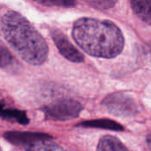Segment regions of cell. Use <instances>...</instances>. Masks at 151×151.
<instances>
[{
  "label": "cell",
  "mask_w": 151,
  "mask_h": 151,
  "mask_svg": "<svg viewBox=\"0 0 151 151\" xmlns=\"http://www.w3.org/2000/svg\"><path fill=\"white\" fill-rule=\"evenodd\" d=\"M150 52H151V51H150ZM150 54H151V53H150Z\"/></svg>",
  "instance_id": "obj_17"
},
{
  "label": "cell",
  "mask_w": 151,
  "mask_h": 151,
  "mask_svg": "<svg viewBox=\"0 0 151 151\" xmlns=\"http://www.w3.org/2000/svg\"><path fill=\"white\" fill-rule=\"evenodd\" d=\"M4 137L6 141L16 146H23L25 150L36 144L39 142L52 139L50 135L43 133L15 132V131L4 133Z\"/></svg>",
  "instance_id": "obj_6"
},
{
  "label": "cell",
  "mask_w": 151,
  "mask_h": 151,
  "mask_svg": "<svg viewBox=\"0 0 151 151\" xmlns=\"http://www.w3.org/2000/svg\"><path fill=\"white\" fill-rule=\"evenodd\" d=\"M1 29L14 51L32 65L43 64L48 58V46L34 26L19 12L10 11L2 18Z\"/></svg>",
  "instance_id": "obj_2"
},
{
  "label": "cell",
  "mask_w": 151,
  "mask_h": 151,
  "mask_svg": "<svg viewBox=\"0 0 151 151\" xmlns=\"http://www.w3.org/2000/svg\"><path fill=\"white\" fill-rule=\"evenodd\" d=\"M80 127H95V128H102V129H108L113 131H123L124 127L119 125V123L110 120V119H96V120H90L85 121L79 125Z\"/></svg>",
  "instance_id": "obj_10"
},
{
  "label": "cell",
  "mask_w": 151,
  "mask_h": 151,
  "mask_svg": "<svg viewBox=\"0 0 151 151\" xmlns=\"http://www.w3.org/2000/svg\"><path fill=\"white\" fill-rule=\"evenodd\" d=\"M0 117L9 121L17 122L20 125H27L29 122L25 111L6 108L2 103H0Z\"/></svg>",
  "instance_id": "obj_8"
},
{
  "label": "cell",
  "mask_w": 151,
  "mask_h": 151,
  "mask_svg": "<svg viewBox=\"0 0 151 151\" xmlns=\"http://www.w3.org/2000/svg\"><path fill=\"white\" fill-rule=\"evenodd\" d=\"M96 150L100 151H122L127 150L128 149L118 138L106 135L100 139Z\"/></svg>",
  "instance_id": "obj_9"
},
{
  "label": "cell",
  "mask_w": 151,
  "mask_h": 151,
  "mask_svg": "<svg viewBox=\"0 0 151 151\" xmlns=\"http://www.w3.org/2000/svg\"><path fill=\"white\" fill-rule=\"evenodd\" d=\"M89 5L100 9V10H108L113 8L117 4L118 0H83Z\"/></svg>",
  "instance_id": "obj_13"
},
{
  "label": "cell",
  "mask_w": 151,
  "mask_h": 151,
  "mask_svg": "<svg viewBox=\"0 0 151 151\" xmlns=\"http://www.w3.org/2000/svg\"><path fill=\"white\" fill-rule=\"evenodd\" d=\"M146 143H147V146L148 148L151 150V134H149V136L147 137V140H146Z\"/></svg>",
  "instance_id": "obj_15"
},
{
  "label": "cell",
  "mask_w": 151,
  "mask_h": 151,
  "mask_svg": "<svg viewBox=\"0 0 151 151\" xmlns=\"http://www.w3.org/2000/svg\"><path fill=\"white\" fill-rule=\"evenodd\" d=\"M108 111L117 117H132L139 112L137 101L130 95L117 92L108 95L102 102Z\"/></svg>",
  "instance_id": "obj_3"
},
{
  "label": "cell",
  "mask_w": 151,
  "mask_h": 151,
  "mask_svg": "<svg viewBox=\"0 0 151 151\" xmlns=\"http://www.w3.org/2000/svg\"><path fill=\"white\" fill-rule=\"evenodd\" d=\"M0 150H1V148H0Z\"/></svg>",
  "instance_id": "obj_16"
},
{
  "label": "cell",
  "mask_w": 151,
  "mask_h": 151,
  "mask_svg": "<svg viewBox=\"0 0 151 151\" xmlns=\"http://www.w3.org/2000/svg\"><path fill=\"white\" fill-rule=\"evenodd\" d=\"M34 1L47 6L73 7L75 5V0H34Z\"/></svg>",
  "instance_id": "obj_14"
},
{
  "label": "cell",
  "mask_w": 151,
  "mask_h": 151,
  "mask_svg": "<svg viewBox=\"0 0 151 151\" xmlns=\"http://www.w3.org/2000/svg\"><path fill=\"white\" fill-rule=\"evenodd\" d=\"M82 109V105L73 99H61L46 105L42 111L47 119L65 121L78 118Z\"/></svg>",
  "instance_id": "obj_4"
},
{
  "label": "cell",
  "mask_w": 151,
  "mask_h": 151,
  "mask_svg": "<svg viewBox=\"0 0 151 151\" xmlns=\"http://www.w3.org/2000/svg\"><path fill=\"white\" fill-rule=\"evenodd\" d=\"M63 148L60 146L53 143L51 140H46L37 142L36 144L27 148L26 150H33V151H44V150H62Z\"/></svg>",
  "instance_id": "obj_12"
},
{
  "label": "cell",
  "mask_w": 151,
  "mask_h": 151,
  "mask_svg": "<svg viewBox=\"0 0 151 151\" xmlns=\"http://www.w3.org/2000/svg\"><path fill=\"white\" fill-rule=\"evenodd\" d=\"M131 6L143 22L151 26V0H131Z\"/></svg>",
  "instance_id": "obj_7"
},
{
  "label": "cell",
  "mask_w": 151,
  "mask_h": 151,
  "mask_svg": "<svg viewBox=\"0 0 151 151\" xmlns=\"http://www.w3.org/2000/svg\"><path fill=\"white\" fill-rule=\"evenodd\" d=\"M14 58L7 49V47L4 44V42L0 40V68H7L13 65Z\"/></svg>",
  "instance_id": "obj_11"
},
{
  "label": "cell",
  "mask_w": 151,
  "mask_h": 151,
  "mask_svg": "<svg viewBox=\"0 0 151 151\" xmlns=\"http://www.w3.org/2000/svg\"><path fill=\"white\" fill-rule=\"evenodd\" d=\"M51 37L63 57L74 63L83 62L84 56L70 42L68 38L59 29H53L51 31Z\"/></svg>",
  "instance_id": "obj_5"
},
{
  "label": "cell",
  "mask_w": 151,
  "mask_h": 151,
  "mask_svg": "<svg viewBox=\"0 0 151 151\" xmlns=\"http://www.w3.org/2000/svg\"><path fill=\"white\" fill-rule=\"evenodd\" d=\"M73 37L86 53L96 58H115L122 52L125 45L124 35L117 25L92 18L76 20Z\"/></svg>",
  "instance_id": "obj_1"
}]
</instances>
